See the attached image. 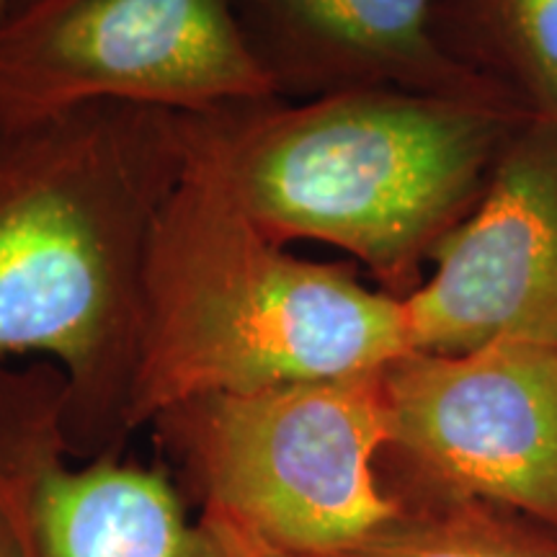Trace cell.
Returning <instances> with one entry per match:
<instances>
[{"instance_id": "12", "label": "cell", "mask_w": 557, "mask_h": 557, "mask_svg": "<svg viewBox=\"0 0 557 557\" xmlns=\"http://www.w3.org/2000/svg\"><path fill=\"white\" fill-rule=\"evenodd\" d=\"M205 517V513H201ZM222 524V521H220ZM225 527V524H222ZM230 537H233V545H235V557H310V555H299V553H289V549H278V547H269V545H261V542L246 537V534L235 532V529H230Z\"/></svg>"}, {"instance_id": "1", "label": "cell", "mask_w": 557, "mask_h": 557, "mask_svg": "<svg viewBox=\"0 0 557 557\" xmlns=\"http://www.w3.org/2000/svg\"><path fill=\"white\" fill-rule=\"evenodd\" d=\"M184 169L165 109L90 103L0 129V364L58 361L81 455L129 434L145 259Z\"/></svg>"}, {"instance_id": "9", "label": "cell", "mask_w": 557, "mask_h": 557, "mask_svg": "<svg viewBox=\"0 0 557 557\" xmlns=\"http://www.w3.org/2000/svg\"><path fill=\"white\" fill-rule=\"evenodd\" d=\"M278 99L400 81L444 94L455 67L434 37L438 0H227ZM451 96V94H444Z\"/></svg>"}, {"instance_id": "5", "label": "cell", "mask_w": 557, "mask_h": 557, "mask_svg": "<svg viewBox=\"0 0 557 557\" xmlns=\"http://www.w3.org/2000/svg\"><path fill=\"white\" fill-rule=\"evenodd\" d=\"M227 0H5L0 129L90 103L199 116L274 99Z\"/></svg>"}, {"instance_id": "6", "label": "cell", "mask_w": 557, "mask_h": 557, "mask_svg": "<svg viewBox=\"0 0 557 557\" xmlns=\"http://www.w3.org/2000/svg\"><path fill=\"white\" fill-rule=\"evenodd\" d=\"M382 389L385 451L431 500L511 508L557 532V348L413 351L382 372Z\"/></svg>"}, {"instance_id": "7", "label": "cell", "mask_w": 557, "mask_h": 557, "mask_svg": "<svg viewBox=\"0 0 557 557\" xmlns=\"http://www.w3.org/2000/svg\"><path fill=\"white\" fill-rule=\"evenodd\" d=\"M60 369L0 364V508L21 557H235L160 470L101 455L70 468Z\"/></svg>"}, {"instance_id": "3", "label": "cell", "mask_w": 557, "mask_h": 557, "mask_svg": "<svg viewBox=\"0 0 557 557\" xmlns=\"http://www.w3.org/2000/svg\"><path fill=\"white\" fill-rule=\"evenodd\" d=\"M181 124L263 235L344 248L400 299L462 218L493 137L468 101L387 88L274 96Z\"/></svg>"}, {"instance_id": "11", "label": "cell", "mask_w": 557, "mask_h": 557, "mask_svg": "<svg viewBox=\"0 0 557 557\" xmlns=\"http://www.w3.org/2000/svg\"><path fill=\"white\" fill-rule=\"evenodd\" d=\"M451 24L517 54L557 109V0H438L434 29Z\"/></svg>"}, {"instance_id": "4", "label": "cell", "mask_w": 557, "mask_h": 557, "mask_svg": "<svg viewBox=\"0 0 557 557\" xmlns=\"http://www.w3.org/2000/svg\"><path fill=\"white\" fill-rule=\"evenodd\" d=\"M382 372L212 395L152 426L205 517L261 545L344 557L406 511L380 483L389 444Z\"/></svg>"}, {"instance_id": "10", "label": "cell", "mask_w": 557, "mask_h": 557, "mask_svg": "<svg viewBox=\"0 0 557 557\" xmlns=\"http://www.w3.org/2000/svg\"><path fill=\"white\" fill-rule=\"evenodd\" d=\"M344 557H557V540L475 500H431L406 506L395 524Z\"/></svg>"}, {"instance_id": "13", "label": "cell", "mask_w": 557, "mask_h": 557, "mask_svg": "<svg viewBox=\"0 0 557 557\" xmlns=\"http://www.w3.org/2000/svg\"><path fill=\"white\" fill-rule=\"evenodd\" d=\"M0 557H21V547L16 534L5 519L3 508H0Z\"/></svg>"}, {"instance_id": "2", "label": "cell", "mask_w": 557, "mask_h": 557, "mask_svg": "<svg viewBox=\"0 0 557 557\" xmlns=\"http://www.w3.org/2000/svg\"><path fill=\"white\" fill-rule=\"evenodd\" d=\"M408 354L400 297L287 253L186 145L145 259L129 434L181 403L359 377Z\"/></svg>"}, {"instance_id": "8", "label": "cell", "mask_w": 557, "mask_h": 557, "mask_svg": "<svg viewBox=\"0 0 557 557\" xmlns=\"http://www.w3.org/2000/svg\"><path fill=\"white\" fill-rule=\"evenodd\" d=\"M431 259L434 276L403 299L413 351L455 357L498 341L557 348V160L534 152L506 163Z\"/></svg>"}, {"instance_id": "14", "label": "cell", "mask_w": 557, "mask_h": 557, "mask_svg": "<svg viewBox=\"0 0 557 557\" xmlns=\"http://www.w3.org/2000/svg\"><path fill=\"white\" fill-rule=\"evenodd\" d=\"M3 5H5V0H0V11H3Z\"/></svg>"}]
</instances>
